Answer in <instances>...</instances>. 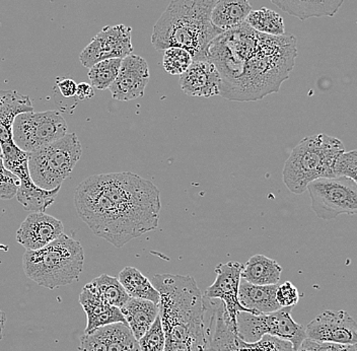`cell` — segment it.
<instances>
[{
  "instance_id": "obj_10",
  "label": "cell",
  "mask_w": 357,
  "mask_h": 351,
  "mask_svg": "<svg viewBox=\"0 0 357 351\" xmlns=\"http://www.w3.org/2000/svg\"><path fill=\"white\" fill-rule=\"evenodd\" d=\"M67 133L66 119L55 110L26 112L17 115L13 122V142L26 153L39 151Z\"/></svg>"
},
{
  "instance_id": "obj_6",
  "label": "cell",
  "mask_w": 357,
  "mask_h": 351,
  "mask_svg": "<svg viewBox=\"0 0 357 351\" xmlns=\"http://www.w3.org/2000/svg\"><path fill=\"white\" fill-rule=\"evenodd\" d=\"M344 145L338 138L321 133L303 138L285 162L283 183L291 193L301 195L312 181L336 176L335 167Z\"/></svg>"
},
{
  "instance_id": "obj_34",
  "label": "cell",
  "mask_w": 357,
  "mask_h": 351,
  "mask_svg": "<svg viewBox=\"0 0 357 351\" xmlns=\"http://www.w3.org/2000/svg\"><path fill=\"white\" fill-rule=\"evenodd\" d=\"M20 184V179L4 167L3 156L0 145V200H10L15 198Z\"/></svg>"
},
{
  "instance_id": "obj_29",
  "label": "cell",
  "mask_w": 357,
  "mask_h": 351,
  "mask_svg": "<svg viewBox=\"0 0 357 351\" xmlns=\"http://www.w3.org/2000/svg\"><path fill=\"white\" fill-rule=\"evenodd\" d=\"M4 167L17 176L21 182L32 180L29 170V154L20 149L13 140L1 143Z\"/></svg>"
},
{
  "instance_id": "obj_26",
  "label": "cell",
  "mask_w": 357,
  "mask_h": 351,
  "mask_svg": "<svg viewBox=\"0 0 357 351\" xmlns=\"http://www.w3.org/2000/svg\"><path fill=\"white\" fill-rule=\"evenodd\" d=\"M60 188L45 190L38 187L33 180L21 182L17 190V199L24 209L31 212H45L54 203Z\"/></svg>"
},
{
  "instance_id": "obj_14",
  "label": "cell",
  "mask_w": 357,
  "mask_h": 351,
  "mask_svg": "<svg viewBox=\"0 0 357 351\" xmlns=\"http://www.w3.org/2000/svg\"><path fill=\"white\" fill-rule=\"evenodd\" d=\"M305 333L314 341L357 343V323L345 311H325L307 324Z\"/></svg>"
},
{
  "instance_id": "obj_19",
  "label": "cell",
  "mask_w": 357,
  "mask_h": 351,
  "mask_svg": "<svg viewBox=\"0 0 357 351\" xmlns=\"http://www.w3.org/2000/svg\"><path fill=\"white\" fill-rule=\"evenodd\" d=\"M274 6L298 17L301 21L312 17H332L338 13L344 0H270Z\"/></svg>"
},
{
  "instance_id": "obj_9",
  "label": "cell",
  "mask_w": 357,
  "mask_h": 351,
  "mask_svg": "<svg viewBox=\"0 0 357 351\" xmlns=\"http://www.w3.org/2000/svg\"><path fill=\"white\" fill-rule=\"evenodd\" d=\"M312 211L319 218L332 221L342 214L357 216V184L346 176L329 177L307 185Z\"/></svg>"
},
{
  "instance_id": "obj_25",
  "label": "cell",
  "mask_w": 357,
  "mask_h": 351,
  "mask_svg": "<svg viewBox=\"0 0 357 351\" xmlns=\"http://www.w3.org/2000/svg\"><path fill=\"white\" fill-rule=\"evenodd\" d=\"M127 294L133 299H146L158 305L160 292L153 283L144 276L139 270L134 267H125L118 276Z\"/></svg>"
},
{
  "instance_id": "obj_1",
  "label": "cell",
  "mask_w": 357,
  "mask_h": 351,
  "mask_svg": "<svg viewBox=\"0 0 357 351\" xmlns=\"http://www.w3.org/2000/svg\"><path fill=\"white\" fill-rule=\"evenodd\" d=\"M296 56L294 35H265L245 22L216 37L209 48V60L222 78L220 96L240 102L278 93Z\"/></svg>"
},
{
  "instance_id": "obj_20",
  "label": "cell",
  "mask_w": 357,
  "mask_h": 351,
  "mask_svg": "<svg viewBox=\"0 0 357 351\" xmlns=\"http://www.w3.org/2000/svg\"><path fill=\"white\" fill-rule=\"evenodd\" d=\"M278 285H256L242 279L238 288V301L252 314H270L281 308L276 299Z\"/></svg>"
},
{
  "instance_id": "obj_2",
  "label": "cell",
  "mask_w": 357,
  "mask_h": 351,
  "mask_svg": "<svg viewBox=\"0 0 357 351\" xmlns=\"http://www.w3.org/2000/svg\"><path fill=\"white\" fill-rule=\"evenodd\" d=\"M75 205L91 232L116 248L155 230L162 209L160 189L131 172L89 177L75 189Z\"/></svg>"
},
{
  "instance_id": "obj_27",
  "label": "cell",
  "mask_w": 357,
  "mask_h": 351,
  "mask_svg": "<svg viewBox=\"0 0 357 351\" xmlns=\"http://www.w3.org/2000/svg\"><path fill=\"white\" fill-rule=\"evenodd\" d=\"M84 287L88 288L89 292L96 294L107 305L119 308H121L130 299L120 283L119 279L108 274L100 275L88 285H84Z\"/></svg>"
},
{
  "instance_id": "obj_11",
  "label": "cell",
  "mask_w": 357,
  "mask_h": 351,
  "mask_svg": "<svg viewBox=\"0 0 357 351\" xmlns=\"http://www.w3.org/2000/svg\"><path fill=\"white\" fill-rule=\"evenodd\" d=\"M216 306L206 333L205 351H296L290 342L270 335L255 343L243 341L231 327L225 304Z\"/></svg>"
},
{
  "instance_id": "obj_5",
  "label": "cell",
  "mask_w": 357,
  "mask_h": 351,
  "mask_svg": "<svg viewBox=\"0 0 357 351\" xmlns=\"http://www.w3.org/2000/svg\"><path fill=\"white\" fill-rule=\"evenodd\" d=\"M84 263L82 244L66 234L42 249L26 250L22 257L26 276L51 290L77 283Z\"/></svg>"
},
{
  "instance_id": "obj_37",
  "label": "cell",
  "mask_w": 357,
  "mask_h": 351,
  "mask_svg": "<svg viewBox=\"0 0 357 351\" xmlns=\"http://www.w3.org/2000/svg\"><path fill=\"white\" fill-rule=\"evenodd\" d=\"M296 351H357L356 344H339L319 342L305 338Z\"/></svg>"
},
{
  "instance_id": "obj_32",
  "label": "cell",
  "mask_w": 357,
  "mask_h": 351,
  "mask_svg": "<svg viewBox=\"0 0 357 351\" xmlns=\"http://www.w3.org/2000/svg\"><path fill=\"white\" fill-rule=\"evenodd\" d=\"M193 58L188 51L178 47H171L165 50L162 67L171 75H181L189 68Z\"/></svg>"
},
{
  "instance_id": "obj_40",
  "label": "cell",
  "mask_w": 357,
  "mask_h": 351,
  "mask_svg": "<svg viewBox=\"0 0 357 351\" xmlns=\"http://www.w3.org/2000/svg\"><path fill=\"white\" fill-rule=\"evenodd\" d=\"M164 351H205V348L180 343V342L166 341Z\"/></svg>"
},
{
  "instance_id": "obj_24",
  "label": "cell",
  "mask_w": 357,
  "mask_h": 351,
  "mask_svg": "<svg viewBox=\"0 0 357 351\" xmlns=\"http://www.w3.org/2000/svg\"><path fill=\"white\" fill-rule=\"evenodd\" d=\"M282 267L273 259L264 255H255L244 265L242 279L256 285H278Z\"/></svg>"
},
{
  "instance_id": "obj_12",
  "label": "cell",
  "mask_w": 357,
  "mask_h": 351,
  "mask_svg": "<svg viewBox=\"0 0 357 351\" xmlns=\"http://www.w3.org/2000/svg\"><path fill=\"white\" fill-rule=\"evenodd\" d=\"M132 29L125 24L107 26L98 33L80 53L82 66L91 68L102 60L123 58L132 54Z\"/></svg>"
},
{
  "instance_id": "obj_36",
  "label": "cell",
  "mask_w": 357,
  "mask_h": 351,
  "mask_svg": "<svg viewBox=\"0 0 357 351\" xmlns=\"http://www.w3.org/2000/svg\"><path fill=\"white\" fill-rule=\"evenodd\" d=\"M336 176H346L357 184V149L343 153L335 167Z\"/></svg>"
},
{
  "instance_id": "obj_18",
  "label": "cell",
  "mask_w": 357,
  "mask_h": 351,
  "mask_svg": "<svg viewBox=\"0 0 357 351\" xmlns=\"http://www.w3.org/2000/svg\"><path fill=\"white\" fill-rule=\"evenodd\" d=\"M79 303L88 318L86 334L111 324H127L126 320L123 316L121 308L107 305L96 294L89 292L88 288H82V292L79 294Z\"/></svg>"
},
{
  "instance_id": "obj_21",
  "label": "cell",
  "mask_w": 357,
  "mask_h": 351,
  "mask_svg": "<svg viewBox=\"0 0 357 351\" xmlns=\"http://www.w3.org/2000/svg\"><path fill=\"white\" fill-rule=\"evenodd\" d=\"M32 100L17 91L0 89V144L13 140L15 117L26 112H33Z\"/></svg>"
},
{
  "instance_id": "obj_16",
  "label": "cell",
  "mask_w": 357,
  "mask_h": 351,
  "mask_svg": "<svg viewBox=\"0 0 357 351\" xmlns=\"http://www.w3.org/2000/svg\"><path fill=\"white\" fill-rule=\"evenodd\" d=\"M61 221L45 212H32L22 221L17 232V241L24 249H42L64 234Z\"/></svg>"
},
{
  "instance_id": "obj_22",
  "label": "cell",
  "mask_w": 357,
  "mask_h": 351,
  "mask_svg": "<svg viewBox=\"0 0 357 351\" xmlns=\"http://www.w3.org/2000/svg\"><path fill=\"white\" fill-rule=\"evenodd\" d=\"M121 312L134 337L139 341L155 321L160 307L153 301L130 297L121 308Z\"/></svg>"
},
{
  "instance_id": "obj_15",
  "label": "cell",
  "mask_w": 357,
  "mask_h": 351,
  "mask_svg": "<svg viewBox=\"0 0 357 351\" xmlns=\"http://www.w3.org/2000/svg\"><path fill=\"white\" fill-rule=\"evenodd\" d=\"M149 82V68L146 60L130 54L123 58L118 77L109 89L114 100L129 102L144 97Z\"/></svg>"
},
{
  "instance_id": "obj_8",
  "label": "cell",
  "mask_w": 357,
  "mask_h": 351,
  "mask_svg": "<svg viewBox=\"0 0 357 351\" xmlns=\"http://www.w3.org/2000/svg\"><path fill=\"white\" fill-rule=\"evenodd\" d=\"M294 307L281 308L270 314L254 315L238 312L236 314V335L243 341L255 343L265 335L289 341L298 350L307 338L305 328L291 317Z\"/></svg>"
},
{
  "instance_id": "obj_4",
  "label": "cell",
  "mask_w": 357,
  "mask_h": 351,
  "mask_svg": "<svg viewBox=\"0 0 357 351\" xmlns=\"http://www.w3.org/2000/svg\"><path fill=\"white\" fill-rule=\"evenodd\" d=\"M218 0H172L153 26L151 44L156 50L178 47L196 60H209V48L222 32L211 13Z\"/></svg>"
},
{
  "instance_id": "obj_39",
  "label": "cell",
  "mask_w": 357,
  "mask_h": 351,
  "mask_svg": "<svg viewBox=\"0 0 357 351\" xmlns=\"http://www.w3.org/2000/svg\"><path fill=\"white\" fill-rule=\"evenodd\" d=\"M60 93L64 98H73L77 95V84L71 78H64L57 84Z\"/></svg>"
},
{
  "instance_id": "obj_23",
  "label": "cell",
  "mask_w": 357,
  "mask_h": 351,
  "mask_svg": "<svg viewBox=\"0 0 357 351\" xmlns=\"http://www.w3.org/2000/svg\"><path fill=\"white\" fill-rule=\"evenodd\" d=\"M252 10L249 0H218L212 10L211 22L220 32H229L244 24Z\"/></svg>"
},
{
  "instance_id": "obj_3",
  "label": "cell",
  "mask_w": 357,
  "mask_h": 351,
  "mask_svg": "<svg viewBox=\"0 0 357 351\" xmlns=\"http://www.w3.org/2000/svg\"><path fill=\"white\" fill-rule=\"evenodd\" d=\"M160 292V316L166 341L206 348V301L195 279L186 275L156 274L151 279Z\"/></svg>"
},
{
  "instance_id": "obj_38",
  "label": "cell",
  "mask_w": 357,
  "mask_h": 351,
  "mask_svg": "<svg viewBox=\"0 0 357 351\" xmlns=\"http://www.w3.org/2000/svg\"><path fill=\"white\" fill-rule=\"evenodd\" d=\"M276 299L281 308L294 307L300 301V294L296 286L287 281L282 285H278Z\"/></svg>"
},
{
  "instance_id": "obj_17",
  "label": "cell",
  "mask_w": 357,
  "mask_h": 351,
  "mask_svg": "<svg viewBox=\"0 0 357 351\" xmlns=\"http://www.w3.org/2000/svg\"><path fill=\"white\" fill-rule=\"evenodd\" d=\"M222 78L211 60H196L180 75V86L190 97L211 98L220 95Z\"/></svg>"
},
{
  "instance_id": "obj_30",
  "label": "cell",
  "mask_w": 357,
  "mask_h": 351,
  "mask_svg": "<svg viewBox=\"0 0 357 351\" xmlns=\"http://www.w3.org/2000/svg\"><path fill=\"white\" fill-rule=\"evenodd\" d=\"M121 58L102 60L89 68L88 77L93 88L104 91L115 82L121 67Z\"/></svg>"
},
{
  "instance_id": "obj_28",
  "label": "cell",
  "mask_w": 357,
  "mask_h": 351,
  "mask_svg": "<svg viewBox=\"0 0 357 351\" xmlns=\"http://www.w3.org/2000/svg\"><path fill=\"white\" fill-rule=\"evenodd\" d=\"M245 22L257 32L265 35H285L283 17L276 11L269 8H262L260 10H252Z\"/></svg>"
},
{
  "instance_id": "obj_33",
  "label": "cell",
  "mask_w": 357,
  "mask_h": 351,
  "mask_svg": "<svg viewBox=\"0 0 357 351\" xmlns=\"http://www.w3.org/2000/svg\"><path fill=\"white\" fill-rule=\"evenodd\" d=\"M140 351H164L166 344V335L162 328L160 314L156 317L151 327L138 341Z\"/></svg>"
},
{
  "instance_id": "obj_42",
  "label": "cell",
  "mask_w": 357,
  "mask_h": 351,
  "mask_svg": "<svg viewBox=\"0 0 357 351\" xmlns=\"http://www.w3.org/2000/svg\"><path fill=\"white\" fill-rule=\"evenodd\" d=\"M6 323V315L4 314L3 311H1V308H0V341H1L2 337H3V330Z\"/></svg>"
},
{
  "instance_id": "obj_31",
  "label": "cell",
  "mask_w": 357,
  "mask_h": 351,
  "mask_svg": "<svg viewBox=\"0 0 357 351\" xmlns=\"http://www.w3.org/2000/svg\"><path fill=\"white\" fill-rule=\"evenodd\" d=\"M108 351H140L139 343L125 323L105 326Z\"/></svg>"
},
{
  "instance_id": "obj_41",
  "label": "cell",
  "mask_w": 357,
  "mask_h": 351,
  "mask_svg": "<svg viewBox=\"0 0 357 351\" xmlns=\"http://www.w3.org/2000/svg\"><path fill=\"white\" fill-rule=\"evenodd\" d=\"M93 96H95V91H93L91 84H86V82L77 84L75 97H77L78 99L82 100H89L93 98Z\"/></svg>"
},
{
  "instance_id": "obj_35",
  "label": "cell",
  "mask_w": 357,
  "mask_h": 351,
  "mask_svg": "<svg viewBox=\"0 0 357 351\" xmlns=\"http://www.w3.org/2000/svg\"><path fill=\"white\" fill-rule=\"evenodd\" d=\"M80 351H108L107 343L106 331L104 327L98 328L93 332L84 333V336L80 337Z\"/></svg>"
},
{
  "instance_id": "obj_7",
  "label": "cell",
  "mask_w": 357,
  "mask_h": 351,
  "mask_svg": "<svg viewBox=\"0 0 357 351\" xmlns=\"http://www.w3.org/2000/svg\"><path fill=\"white\" fill-rule=\"evenodd\" d=\"M29 154L31 178L38 187L53 190L61 187L78 160L82 147L77 133H67L56 142Z\"/></svg>"
},
{
  "instance_id": "obj_13",
  "label": "cell",
  "mask_w": 357,
  "mask_h": 351,
  "mask_svg": "<svg viewBox=\"0 0 357 351\" xmlns=\"http://www.w3.org/2000/svg\"><path fill=\"white\" fill-rule=\"evenodd\" d=\"M244 264L229 261L227 263L216 266L215 281L207 288L204 297L207 299H220L225 304V310L229 315L231 327L236 333V314L238 312L251 313L241 305L238 301V288L242 281Z\"/></svg>"
}]
</instances>
